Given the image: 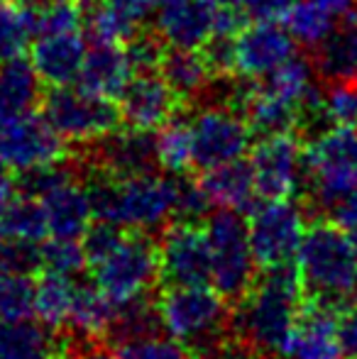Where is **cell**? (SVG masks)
Returning a JSON list of instances; mask_svg holds the SVG:
<instances>
[{
  "label": "cell",
  "instance_id": "1",
  "mask_svg": "<svg viewBox=\"0 0 357 359\" xmlns=\"http://www.w3.org/2000/svg\"><path fill=\"white\" fill-rule=\"evenodd\" d=\"M304 308V284L296 262L260 269L252 291L233 306L235 335L257 357L281 359Z\"/></svg>",
  "mask_w": 357,
  "mask_h": 359
},
{
  "label": "cell",
  "instance_id": "2",
  "mask_svg": "<svg viewBox=\"0 0 357 359\" xmlns=\"http://www.w3.org/2000/svg\"><path fill=\"white\" fill-rule=\"evenodd\" d=\"M93 220H108L128 230L162 232L174 220L177 210V176L149 174L113 179L90 169L86 181Z\"/></svg>",
  "mask_w": 357,
  "mask_h": 359
},
{
  "label": "cell",
  "instance_id": "3",
  "mask_svg": "<svg viewBox=\"0 0 357 359\" xmlns=\"http://www.w3.org/2000/svg\"><path fill=\"white\" fill-rule=\"evenodd\" d=\"M296 264L304 301L343 313L357 301V252L348 232L333 220H314L301 242Z\"/></svg>",
  "mask_w": 357,
  "mask_h": 359
},
{
  "label": "cell",
  "instance_id": "4",
  "mask_svg": "<svg viewBox=\"0 0 357 359\" xmlns=\"http://www.w3.org/2000/svg\"><path fill=\"white\" fill-rule=\"evenodd\" d=\"M357 186V125H335L304 149L306 213L325 220L328 210Z\"/></svg>",
  "mask_w": 357,
  "mask_h": 359
},
{
  "label": "cell",
  "instance_id": "5",
  "mask_svg": "<svg viewBox=\"0 0 357 359\" xmlns=\"http://www.w3.org/2000/svg\"><path fill=\"white\" fill-rule=\"evenodd\" d=\"M206 232L213 255L210 286L235 306L252 291L260 279V264L250 242V225L245 213L215 208L206 217Z\"/></svg>",
  "mask_w": 357,
  "mask_h": 359
},
{
  "label": "cell",
  "instance_id": "6",
  "mask_svg": "<svg viewBox=\"0 0 357 359\" xmlns=\"http://www.w3.org/2000/svg\"><path fill=\"white\" fill-rule=\"evenodd\" d=\"M88 271L93 284L113 303L144 296L159 284V237L130 230L128 237Z\"/></svg>",
  "mask_w": 357,
  "mask_h": 359
},
{
  "label": "cell",
  "instance_id": "7",
  "mask_svg": "<svg viewBox=\"0 0 357 359\" xmlns=\"http://www.w3.org/2000/svg\"><path fill=\"white\" fill-rule=\"evenodd\" d=\"M42 113L52 128L72 144H90L120 128V105L83 88L49 86L42 95Z\"/></svg>",
  "mask_w": 357,
  "mask_h": 359
},
{
  "label": "cell",
  "instance_id": "8",
  "mask_svg": "<svg viewBox=\"0 0 357 359\" xmlns=\"http://www.w3.org/2000/svg\"><path fill=\"white\" fill-rule=\"evenodd\" d=\"M250 242L260 269L296 262L306 235V208L294 198H271L250 213Z\"/></svg>",
  "mask_w": 357,
  "mask_h": 359
},
{
  "label": "cell",
  "instance_id": "9",
  "mask_svg": "<svg viewBox=\"0 0 357 359\" xmlns=\"http://www.w3.org/2000/svg\"><path fill=\"white\" fill-rule=\"evenodd\" d=\"M213 255L206 222L172 220L159 232V284L210 286Z\"/></svg>",
  "mask_w": 357,
  "mask_h": 359
},
{
  "label": "cell",
  "instance_id": "10",
  "mask_svg": "<svg viewBox=\"0 0 357 359\" xmlns=\"http://www.w3.org/2000/svg\"><path fill=\"white\" fill-rule=\"evenodd\" d=\"M191 125V144H194V169L208 171L213 166L243 159L252 144V128L240 113L223 105H208L198 110Z\"/></svg>",
  "mask_w": 357,
  "mask_h": 359
},
{
  "label": "cell",
  "instance_id": "11",
  "mask_svg": "<svg viewBox=\"0 0 357 359\" xmlns=\"http://www.w3.org/2000/svg\"><path fill=\"white\" fill-rule=\"evenodd\" d=\"M250 164L262 201L294 198L304 189V144L296 133L260 137Z\"/></svg>",
  "mask_w": 357,
  "mask_h": 359
},
{
  "label": "cell",
  "instance_id": "12",
  "mask_svg": "<svg viewBox=\"0 0 357 359\" xmlns=\"http://www.w3.org/2000/svg\"><path fill=\"white\" fill-rule=\"evenodd\" d=\"M0 159L13 174L67 159V140L44 113H27L0 128Z\"/></svg>",
  "mask_w": 357,
  "mask_h": 359
},
{
  "label": "cell",
  "instance_id": "13",
  "mask_svg": "<svg viewBox=\"0 0 357 359\" xmlns=\"http://www.w3.org/2000/svg\"><path fill=\"white\" fill-rule=\"evenodd\" d=\"M88 166L93 171L113 176V179H130V176L149 174L159 169L157 142L154 130L140 128H118L105 137L90 142Z\"/></svg>",
  "mask_w": 357,
  "mask_h": 359
},
{
  "label": "cell",
  "instance_id": "14",
  "mask_svg": "<svg viewBox=\"0 0 357 359\" xmlns=\"http://www.w3.org/2000/svg\"><path fill=\"white\" fill-rule=\"evenodd\" d=\"M296 54V39L279 20H255L235 37V74L262 79Z\"/></svg>",
  "mask_w": 357,
  "mask_h": 359
},
{
  "label": "cell",
  "instance_id": "15",
  "mask_svg": "<svg viewBox=\"0 0 357 359\" xmlns=\"http://www.w3.org/2000/svg\"><path fill=\"white\" fill-rule=\"evenodd\" d=\"M184 100L174 93L162 74H135L118 98L123 123L140 130H159L167 120L179 113Z\"/></svg>",
  "mask_w": 357,
  "mask_h": 359
},
{
  "label": "cell",
  "instance_id": "16",
  "mask_svg": "<svg viewBox=\"0 0 357 359\" xmlns=\"http://www.w3.org/2000/svg\"><path fill=\"white\" fill-rule=\"evenodd\" d=\"M340 313L314 301H304L296 327L281 359H345L338 332Z\"/></svg>",
  "mask_w": 357,
  "mask_h": 359
},
{
  "label": "cell",
  "instance_id": "17",
  "mask_svg": "<svg viewBox=\"0 0 357 359\" xmlns=\"http://www.w3.org/2000/svg\"><path fill=\"white\" fill-rule=\"evenodd\" d=\"M88 49L79 32L39 34L32 47V67L42 83L72 86L79 81Z\"/></svg>",
  "mask_w": 357,
  "mask_h": 359
},
{
  "label": "cell",
  "instance_id": "18",
  "mask_svg": "<svg viewBox=\"0 0 357 359\" xmlns=\"http://www.w3.org/2000/svg\"><path fill=\"white\" fill-rule=\"evenodd\" d=\"M133 76L135 69L123 44L93 42V47L88 49L86 59H83L76 86L93 95H100V98L118 100Z\"/></svg>",
  "mask_w": 357,
  "mask_h": 359
},
{
  "label": "cell",
  "instance_id": "19",
  "mask_svg": "<svg viewBox=\"0 0 357 359\" xmlns=\"http://www.w3.org/2000/svg\"><path fill=\"white\" fill-rule=\"evenodd\" d=\"M67 332L52 330L37 318L0 320V359H59Z\"/></svg>",
  "mask_w": 357,
  "mask_h": 359
},
{
  "label": "cell",
  "instance_id": "20",
  "mask_svg": "<svg viewBox=\"0 0 357 359\" xmlns=\"http://www.w3.org/2000/svg\"><path fill=\"white\" fill-rule=\"evenodd\" d=\"M201 186L206 189V194H208L210 203L215 208H230L238 210V213L250 215L260 198L252 164L245 159H235L203 171Z\"/></svg>",
  "mask_w": 357,
  "mask_h": 359
},
{
  "label": "cell",
  "instance_id": "21",
  "mask_svg": "<svg viewBox=\"0 0 357 359\" xmlns=\"http://www.w3.org/2000/svg\"><path fill=\"white\" fill-rule=\"evenodd\" d=\"M39 201H42L44 210H47L49 235L52 237L81 240L83 232L93 222V208H90L88 189L79 179L49 191Z\"/></svg>",
  "mask_w": 357,
  "mask_h": 359
},
{
  "label": "cell",
  "instance_id": "22",
  "mask_svg": "<svg viewBox=\"0 0 357 359\" xmlns=\"http://www.w3.org/2000/svg\"><path fill=\"white\" fill-rule=\"evenodd\" d=\"M42 79L34 72L32 62L22 57L0 62V128L22 115L32 113L42 103Z\"/></svg>",
  "mask_w": 357,
  "mask_h": 359
},
{
  "label": "cell",
  "instance_id": "23",
  "mask_svg": "<svg viewBox=\"0 0 357 359\" xmlns=\"http://www.w3.org/2000/svg\"><path fill=\"white\" fill-rule=\"evenodd\" d=\"M115 316V303L95 284H76L72 313L64 330L76 342H105Z\"/></svg>",
  "mask_w": 357,
  "mask_h": 359
},
{
  "label": "cell",
  "instance_id": "24",
  "mask_svg": "<svg viewBox=\"0 0 357 359\" xmlns=\"http://www.w3.org/2000/svg\"><path fill=\"white\" fill-rule=\"evenodd\" d=\"M314 67L325 83H357V10L343 25H338L325 42L316 47Z\"/></svg>",
  "mask_w": 357,
  "mask_h": 359
},
{
  "label": "cell",
  "instance_id": "25",
  "mask_svg": "<svg viewBox=\"0 0 357 359\" xmlns=\"http://www.w3.org/2000/svg\"><path fill=\"white\" fill-rule=\"evenodd\" d=\"M159 74L167 79V83L174 88V93L181 100H198L208 93L213 83V72L206 62L201 49H179L169 47L164 54V62L159 67Z\"/></svg>",
  "mask_w": 357,
  "mask_h": 359
},
{
  "label": "cell",
  "instance_id": "26",
  "mask_svg": "<svg viewBox=\"0 0 357 359\" xmlns=\"http://www.w3.org/2000/svg\"><path fill=\"white\" fill-rule=\"evenodd\" d=\"M243 118L250 123L252 133L257 137H269V135L296 133V120H299V108L291 103H284L276 95L267 93L252 79L248 90V98L243 103Z\"/></svg>",
  "mask_w": 357,
  "mask_h": 359
},
{
  "label": "cell",
  "instance_id": "27",
  "mask_svg": "<svg viewBox=\"0 0 357 359\" xmlns=\"http://www.w3.org/2000/svg\"><path fill=\"white\" fill-rule=\"evenodd\" d=\"M76 284L79 281L74 276L39 271L34 276V318L52 330H64L72 313Z\"/></svg>",
  "mask_w": 357,
  "mask_h": 359
},
{
  "label": "cell",
  "instance_id": "28",
  "mask_svg": "<svg viewBox=\"0 0 357 359\" xmlns=\"http://www.w3.org/2000/svg\"><path fill=\"white\" fill-rule=\"evenodd\" d=\"M49 237H52L49 235V220L42 201L25 194H15V198L10 201V205L0 217V240L42 245Z\"/></svg>",
  "mask_w": 357,
  "mask_h": 359
},
{
  "label": "cell",
  "instance_id": "29",
  "mask_svg": "<svg viewBox=\"0 0 357 359\" xmlns=\"http://www.w3.org/2000/svg\"><path fill=\"white\" fill-rule=\"evenodd\" d=\"M314 76H318L316 74L314 62L306 59V57H299V54H294L289 62H284L281 67H276L271 74L262 76V79H255V81H257V86L262 90H267V93L276 95V98L284 100V103H291V105L299 108L301 100H304L306 95L316 88Z\"/></svg>",
  "mask_w": 357,
  "mask_h": 359
},
{
  "label": "cell",
  "instance_id": "30",
  "mask_svg": "<svg viewBox=\"0 0 357 359\" xmlns=\"http://www.w3.org/2000/svg\"><path fill=\"white\" fill-rule=\"evenodd\" d=\"M157 142V161L164 174L181 176L194 169V144H191V125L181 113L162 125L154 133Z\"/></svg>",
  "mask_w": 357,
  "mask_h": 359
},
{
  "label": "cell",
  "instance_id": "31",
  "mask_svg": "<svg viewBox=\"0 0 357 359\" xmlns=\"http://www.w3.org/2000/svg\"><path fill=\"white\" fill-rule=\"evenodd\" d=\"M286 29L304 47L316 49L338 29V20L316 0H294L284 15Z\"/></svg>",
  "mask_w": 357,
  "mask_h": 359
},
{
  "label": "cell",
  "instance_id": "32",
  "mask_svg": "<svg viewBox=\"0 0 357 359\" xmlns=\"http://www.w3.org/2000/svg\"><path fill=\"white\" fill-rule=\"evenodd\" d=\"M34 37V25L20 0L0 5V62H10L27 52Z\"/></svg>",
  "mask_w": 357,
  "mask_h": 359
},
{
  "label": "cell",
  "instance_id": "33",
  "mask_svg": "<svg viewBox=\"0 0 357 359\" xmlns=\"http://www.w3.org/2000/svg\"><path fill=\"white\" fill-rule=\"evenodd\" d=\"M34 316V276L0 271V320H22Z\"/></svg>",
  "mask_w": 357,
  "mask_h": 359
},
{
  "label": "cell",
  "instance_id": "34",
  "mask_svg": "<svg viewBox=\"0 0 357 359\" xmlns=\"http://www.w3.org/2000/svg\"><path fill=\"white\" fill-rule=\"evenodd\" d=\"M88 269L86 252L81 240H64V237H49L42 242V271L74 276L83 274Z\"/></svg>",
  "mask_w": 357,
  "mask_h": 359
},
{
  "label": "cell",
  "instance_id": "35",
  "mask_svg": "<svg viewBox=\"0 0 357 359\" xmlns=\"http://www.w3.org/2000/svg\"><path fill=\"white\" fill-rule=\"evenodd\" d=\"M115 357L118 359H196L194 352L172 335H149L137 337V340L123 342L115 347Z\"/></svg>",
  "mask_w": 357,
  "mask_h": 359
},
{
  "label": "cell",
  "instance_id": "36",
  "mask_svg": "<svg viewBox=\"0 0 357 359\" xmlns=\"http://www.w3.org/2000/svg\"><path fill=\"white\" fill-rule=\"evenodd\" d=\"M215 205L210 203L208 194L201 186V179L189 174L177 176V210L174 220L181 222H206V217L213 213Z\"/></svg>",
  "mask_w": 357,
  "mask_h": 359
},
{
  "label": "cell",
  "instance_id": "37",
  "mask_svg": "<svg viewBox=\"0 0 357 359\" xmlns=\"http://www.w3.org/2000/svg\"><path fill=\"white\" fill-rule=\"evenodd\" d=\"M128 232H130L128 227L115 225V222H108V220L90 222V227L81 237L83 252H86V259H88V269L93 264H98L100 259H105V257L128 237Z\"/></svg>",
  "mask_w": 357,
  "mask_h": 359
},
{
  "label": "cell",
  "instance_id": "38",
  "mask_svg": "<svg viewBox=\"0 0 357 359\" xmlns=\"http://www.w3.org/2000/svg\"><path fill=\"white\" fill-rule=\"evenodd\" d=\"M123 47L128 52V59L133 64L135 74H142V72H159L169 44L152 29V32H137Z\"/></svg>",
  "mask_w": 357,
  "mask_h": 359
},
{
  "label": "cell",
  "instance_id": "39",
  "mask_svg": "<svg viewBox=\"0 0 357 359\" xmlns=\"http://www.w3.org/2000/svg\"><path fill=\"white\" fill-rule=\"evenodd\" d=\"M323 90L325 113L333 125H357V83L335 81L325 83Z\"/></svg>",
  "mask_w": 357,
  "mask_h": 359
},
{
  "label": "cell",
  "instance_id": "40",
  "mask_svg": "<svg viewBox=\"0 0 357 359\" xmlns=\"http://www.w3.org/2000/svg\"><path fill=\"white\" fill-rule=\"evenodd\" d=\"M206 62H208L213 76H233L235 74V37L213 34L201 47Z\"/></svg>",
  "mask_w": 357,
  "mask_h": 359
},
{
  "label": "cell",
  "instance_id": "41",
  "mask_svg": "<svg viewBox=\"0 0 357 359\" xmlns=\"http://www.w3.org/2000/svg\"><path fill=\"white\" fill-rule=\"evenodd\" d=\"M340 345H343L345 359H357V301L350 303L338 318Z\"/></svg>",
  "mask_w": 357,
  "mask_h": 359
},
{
  "label": "cell",
  "instance_id": "42",
  "mask_svg": "<svg viewBox=\"0 0 357 359\" xmlns=\"http://www.w3.org/2000/svg\"><path fill=\"white\" fill-rule=\"evenodd\" d=\"M59 359H118V357H115V352L110 347H103V342H76L67 332V347H64Z\"/></svg>",
  "mask_w": 357,
  "mask_h": 359
},
{
  "label": "cell",
  "instance_id": "43",
  "mask_svg": "<svg viewBox=\"0 0 357 359\" xmlns=\"http://www.w3.org/2000/svg\"><path fill=\"white\" fill-rule=\"evenodd\" d=\"M325 220H333L335 225H340L343 230H350V227L357 225V186H353V189L328 210Z\"/></svg>",
  "mask_w": 357,
  "mask_h": 359
},
{
  "label": "cell",
  "instance_id": "44",
  "mask_svg": "<svg viewBox=\"0 0 357 359\" xmlns=\"http://www.w3.org/2000/svg\"><path fill=\"white\" fill-rule=\"evenodd\" d=\"M291 3L294 0H248L245 10L250 20H281Z\"/></svg>",
  "mask_w": 357,
  "mask_h": 359
},
{
  "label": "cell",
  "instance_id": "45",
  "mask_svg": "<svg viewBox=\"0 0 357 359\" xmlns=\"http://www.w3.org/2000/svg\"><path fill=\"white\" fill-rule=\"evenodd\" d=\"M108 3L113 5L123 18H128L133 25H137V27L154 10V0H108Z\"/></svg>",
  "mask_w": 357,
  "mask_h": 359
},
{
  "label": "cell",
  "instance_id": "46",
  "mask_svg": "<svg viewBox=\"0 0 357 359\" xmlns=\"http://www.w3.org/2000/svg\"><path fill=\"white\" fill-rule=\"evenodd\" d=\"M18 194V186H15V176H10L5 171V166L0 169V217H3L5 208L10 205V201Z\"/></svg>",
  "mask_w": 357,
  "mask_h": 359
},
{
  "label": "cell",
  "instance_id": "47",
  "mask_svg": "<svg viewBox=\"0 0 357 359\" xmlns=\"http://www.w3.org/2000/svg\"><path fill=\"white\" fill-rule=\"evenodd\" d=\"M345 232H348L350 242H353V247H355V252H357V225H355V227H350V230H345Z\"/></svg>",
  "mask_w": 357,
  "mask_h": 359
},
{
  "label": "cell",
  "instance_id": "48",
  "mask_svg": "<svg viewBox=\"0 0 357 359\" xmlns=\"http://www.w3.org/2000/svg\"><path fill=\"white\" fill-rule=\"evenodd\" d=\"M218 3H225V5H238V8H245L248 0H218Z\"/></svg>",
  "mask_w": 357,
  "mask_h": 359
},
{
  "label": "cell",
  "instance_id": "49",
  "mask_svg": "<svg viewBox=\"0 0 357 359\" xmlns=\"http://www.w3.org/2000/svg\"><path fill=\"white\" fill-rule=\"evenodd\" d=\"M5 3H13V0H0V5H5Z\"/></svg>",
  "mask_w": 357,
  "mask_h": 359
},
{
  "label": "cell",
  "instance_id": "50",
  "mask_svg": "<svg viewBox=\"0 0 357 359\" xmlns=\"http://www.w3.org/2000/svg\"><path fill=\"white\" fill-rule=\"evenodd\" d=\"M3 166H5V164H3V159H0V169H3Z\"/></svg>",
  "mask_w": 357,
  "mask_h": 359
},
{
  "label": "cell",
  "instance_id": "51",
  "mask_svg": "<svg viewBox=\"0 0 357 359\" xmlns=\"http://www.w3.org/2000/svg\"><path fill=\"white\" fill-rule=\"evenodd\" d=\"M0 271H3V262H0Z\"/></svg>",
  "mask_w": 357,
  "mask_h": 359
},
{
  "label": "cell",
  "instance_id": "52",
  "mask_svg": "<svg viewBox=\"0 0 357 359\" xmlns=\"http://www.w3.org/2000/svg\"><path fill=\"white\" fill-rule=\"evenodd\" d=\"M252 359H264V357H252Z\"/></svg>",
  "mask_w": 357,
  "mask_h": 359
}]
</instances>
